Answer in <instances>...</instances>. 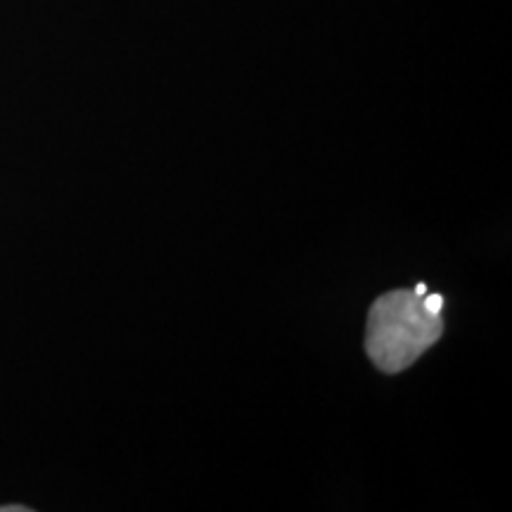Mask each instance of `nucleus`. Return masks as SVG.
<instances>
[{
    "label": "nucleus",
    "instance_id": "f03ea898",
    "mask_svg": "<svg viewBox=\"0 0 512 512\" xmlns=\"http://www.w3.org/2000/svg\"><path fill=\"white\" fill-rule=\"evenodd\" d=\"M422 304L427 306V311L441 313V309H444V297H441V294H425V297H422Z\"/></svg>",
    "mask_w": 512,
    "mask_h": 512
},
{
    "label": "nucleus",
    "instance_id": "7ed1b4c3",
    "mask_svg": "<svg viewBox=\"0 0 512 512\" xmlns=\"http://www.w3.org/2000/svg\"><path fill=\"white\" fill-rule=\"evenodd\" d=\"M12 510H19V512H27L29 508H24V505H5V508H0V512H12Z\"/></svg>",
    "mask_w": 512,
    "mask_h": 512
},
{
    "label": "nucleus",
    "instance_id": "20e7f679",
    "mask_svg": "<svg viewBox=\"0 0 512 512\" xmlns=\"http://www.w3.org/2000/svg\"><path fill=\"white\" fill-rule=\"evenodd\" d=\"M415 294H418V297H425V294H427V285L425 283H420L418 287H415V290H413Z\"/></svg>",
    "mask_w": 512,
    "mask_h": 512
},
{
    "label": "nucleus",
    "instance_id": "f257e3e1",
    "mask_svg": "<svg viewBox=\"0 0 512 512\" xmlns=\"http://www.w3.org/2000/svg\"><path fill=\"white\" fill-rule=\"evenodd\" d=\"M444 335L441 313L427 311L413 290H394L375 299L368 311L366 351L382 373L413 366Z\"/></svg>",
    "mask_w": 512,
    "mask_h": 512
}]
</instances>
